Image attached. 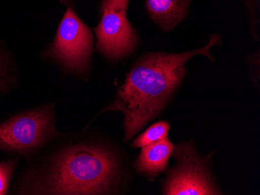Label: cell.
Here are the masks:
<instances>
[{
    "mask_svg": "<svg viewBox=\"0 0 260 195\" xmlns=\"http://www.w3.org/2000/svg\"><path fill=\"white\" fill-rule=\"evenodd\" d=\"M172 154L177 166L168 174L164 194H220L210 177L207 159L200 157L192 144L177 145Z\"/></svg>",
    "mask_w": 260,
    "mask_h": 195,
    "instance_id": "5",
    "label": "cell"
},
{
    "mask_svg": "<svg viewBox=\"0 0 260 195\" xmlns=\"http://www.w3.org/2000/svg\"><path fill=\"white\" fill-rule=\"evenodd\" d=\"M220 41V36L214 33L202 49L179 54L150 52L134 64L115 101L104 110L123 113L125 141L157 117L167 104L186 75L185 63L197 55L214 61L210 50Z\"/></svg>",
    "mask_w": 260,
    "mask_h": 195,
    "instance_id": "1",
    "label": "cell"
},
{
    "mask_svg": "<svg viewBox=\"0 0 260 195\" xmlns=\"http://www.w3.org/2000/svg\"><path fill=\"white\" fill-rule=\"evenodd\" d=\"M170 125L166 122H159L153 124L145 132H143L140 136L132 143L134 148H142L150 144L159 142L167 138Z\"/></svg>",
    "mask_w": 260,
    "mask_h": 195,
    "instance_id": "9",
    "label": "cell"
},
{
    "mask_svg": "<svg viewBox=\"0 0 260 195\" xmlns=\"http://www.w3.org/2000/svg\"><path fill=\"white\" fill-rule=\"evenodd\" d=\"M7 89V82L6 80L5 71L0 64V93L5 92Z\"/></svg>",
    "mask_w": 260,
    "mask_h": 195,
    "instance_id": "13",
    "label": "cell"
},
{
    "mask_svg": "<svg viewBox=\"0 0 260 195\" xmlns=\"http://www.w3.org/2000/svg\"><path fill=\"white\" fill-rule=\"evenodd\" d=\"M191 0H146L147 14L164 31L173 30L188 15Z\"/></svg>",
    "mask_w": 260,
    "mask_h": 195,
    "instance_id": "7",
    "label": "cell"
},
{
    "mask_svg": "<svg viewBox=\"0 0 260 195\" xmlns=\"http://www.w3.org/2000/svg\"><path fill=\"white\" fill-rule=\"evenodd\" d=\"M56 134L52 107L25 110L0 123V151L28 157Z\"/></svg>",
    "mask_w": 260,
    "mask_h": 195,
    "instance_id": "3",
    "label": "cell"
},
{
    "mask_svg": "<svg viewBox=\"0 0 260 195\" xmlns=\"http://www.w3.org/2000/svg\"><path fill=\"white\" fill-rule=\"evenodd\" d=\"M244 7L246 9L247 14L249 16V19L250 20L251 27H252L253 33H255L256 37V27L257 23L258 22V19L257 18V15L259 14L260 0H241Z\"/></svg>",
    "mask_w": 260,
    "mask_h": 195,
    "instance_id": "11",
    "label": "cell"
},
{
    "mask_svg": "<svg viewBox=\"0 0 260 195\" xmlns=\"http://www.w3.org/2000/svg\"><path fill=\"white\" fill-rule=\"evenodd\" d=\"M101 14L102 20L94 29L98 50L109 60H120L137 47V31L127 19L126 10L107 9Z\"/></svg>",
    "mask_w": 260,
    "mask_h": 195,
    "instance_id": "6",
    "label": "cell"
},
{
    "mask_svg": "<svg viewBox=\"0 0 260 195\" xmlns=\"http://www.w3.org/2000/svg\"><path fill=\"white\" fill-rule=\"evenodd\" d=\"M175 145L168 138L142 147L141 152L136 162V169L148 177H155L167 167Z\"/></svg>",
    "mask_w": 260,
    "mask_h": 195,
    "instance_id": "8",
    "label": "cell"
},
{
    "mask_svg": "<svg viewBox=\"0 0 260 195\" xmlns=\"http://www.w3.org/2000/svg\"><path fill=\"white\" fill-rule=\"evenodd\" d=\"M67 5L55 39L47 50V57L73 73H86L93 54L91 30L80 20L72 7Z\"/></svg>",
    "mask_w": 260,
    "mask_h": 195,
    "instance_id": "4",
    "label": "cell"
},
{
    "mask_svg": "<svg viewBox=\"0 0 260 195\" xmlns=\"http://www.w3.org/2000/svg\"><path fill=\"white\" fill-rule=\"evenodd\" d=\"M118 174L113 152L95 145L67 147L54 159L45 175L23 179L18 193L105 194L112 190Z\"/></svg>",
    "mask_w": 260,
    "mask_h": 195,
    "instance_id": "2",
    "label": "cell"
},
{
    "mask_svg": "<svg viewBox=\"0 0 260 195\" xmlns=\"http://www.w3.org/2000/svg\"><path fill=\"white\" fill-rule=\"evenodd\" d=\"M19 159H10L0 162V195L7 194L12 176L14 174Z\"/></svg>",
    "mask_w": 260,
    "mask_h": 195,
    "instance_id": "10",
    "label": "cell"
},
{
    "mask_svg": "<svg viewBox=\"0 0 260 195\" xmlns=\"http://www.w3.org/2000/svg\"><path fill=\"white\" fill-rule=\"evenodd\" d=\"M129 0H102L100 4V12L111 9L115 11L126 10Z\"/></svg>",
    "mask_w": 260,
    "mask_h": 195,
    "instance_id": "12",
    "label": "cell"
}]
</instances>
